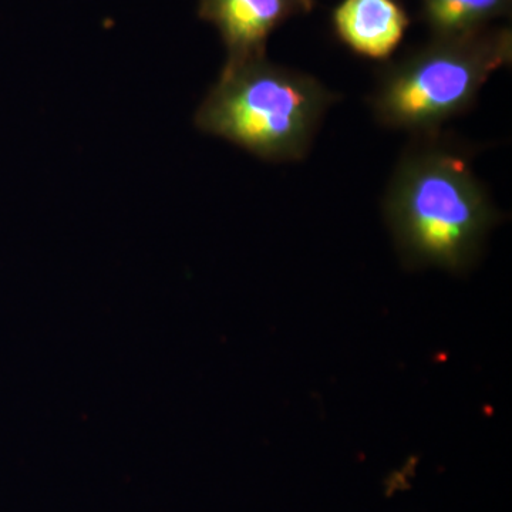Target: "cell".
<instances>
[{"instance_id": "cell-1", "label": "cell", "mask_w": 512, "mask_h": 512, "mask_svg": "<svg viewBox=\"0 0 512 512\" xmlns=\"http://www.w3.org/2000/svg\"><path fill=\"white\" fill-rule=\"evenodd\" d=\"M403 261L461 272L476 261L497 214L460 154L416 148L394 173L384 202Z\"/></svg>"}, {"instance_id": "cell-2", "label": "cell", "mask_w": 512, "mask_h": 512, "mask_svg": "<svg viewBox=\"0 0 512 512\" xmlns=\"http://www.w3.org/2000/svg\"><path fill=\"white\" fill-rule=\"evenodd\" d=\"M335 96L265 56L227 62L195 114V126L264 160H301Z\"/></svg>"}, {"instance_id": "cell-3", "label": "cell", "mask_w": 512, "mask_h": 512, "mask_svg": "<svg viewBox=\"0 0 512 512\" xmlns=\"http://www.w3.org/2000/svg\"><path fill=\"white\" fill-rule=\"evenodd\" d=\"M508 29L436 37L384 74L373 97L380 123L403 130H436L467 110L488 77L511 62Z\"/></svg>"}, {"instance_id": "cell-4", "label": "cell", "mask_w": 512, "mask_h": 512, "mask_svg": "<svg viewBox=\"0 0 512 512\" xmlns=\"http://www.w3.org/2000/svg\"><path fill=\"white\" fill-rule=\"evenodd\" d=\"M306 9L303 0H200L198 16L220 32L227 62L265 56L269 36L293 13Z\"/></svg>"}, {"instance_id": "cell-5", "label": "cell", "mask_w": 512, "mask_h": 512, "mask_svg": "<svg viewBox=\"0 0 512 512\" xmlns=\"http://www.w3.org/2000/svg\"><path fill=\"white\" fill-rule=\"evenodd\" d=\"M410 19L397 0H343L333 12V25L357 55L387 59L402 42Z\"/></svg>"}, {"instance_id": "cell-6", "label": "cell", "mask_w": 512, "mask_h": 512, "mask_svg": "<svg viewBox=\"0 0 512 512\" xmlns=\"http://www.w3.org/2000/svg\"><path fill=\"white\" fill-rule=\"evenodd\" d=\"M424 15L436 37L467 35L507 15L511 0H423Z\"/></svg>"}, {"instance_id": "cell-7", "label": "cell", "mask_w": 512, "mask_h": 512, "mask_svg": "<svg viewBox=\"0 0 512 512\" xmlns=\"http://www.w3.org/2000/svg\"><path fill=\"white\" fill-rule=\"evenodd\" d=\"M303 3H305L306 9L311 10L313 8V3H315V0H303Z\"/></svg>"}]
</instances>
